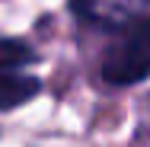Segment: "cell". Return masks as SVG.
<instances>
[{"instance_id": "obj_1", "label": "cell", "mask_w": 150, "mask_h": 147, "mask_svg": "<svg viewBox=\"0 0 150 147\" xmlns=\"http://www.w3.org/2000/svg\"><path fill=\"white\" fill-rule=\"evenodd\" d=\"M150 77V16H134L118 26V35L102 55V80L112 87H131Z\"/></svg>"}, {"instance_id": "obj_2", "label": "cell", "mask_w": 150, "mask_h": 147, "mask_svg": "<svg viewBox=\"0 0 150 147\" xmlns=\"http://www.w3.org/2000/svg\"><path fill=\"white\" fill-rule=\"evenodd\" d=\"M29 64H35V55L23 42L0 38V112L29 102L38 93L42 83L29 74Z\"/></svg>"}, {"instance_id": "obj_3", "label": "cell", "mask_w": 150, "mask_h": 147, "mask_svg": "<svg viewBox=\"0 0 150 147\" xmlns=\"http://www.w3.org/2000/svg\"><path fill=\"white\" fill-rule=\"evenodd\" d=\"M144 0H74V10L80 19L102 23V26H125L134 19V10Z\"/></svg>"}]
</instances>
